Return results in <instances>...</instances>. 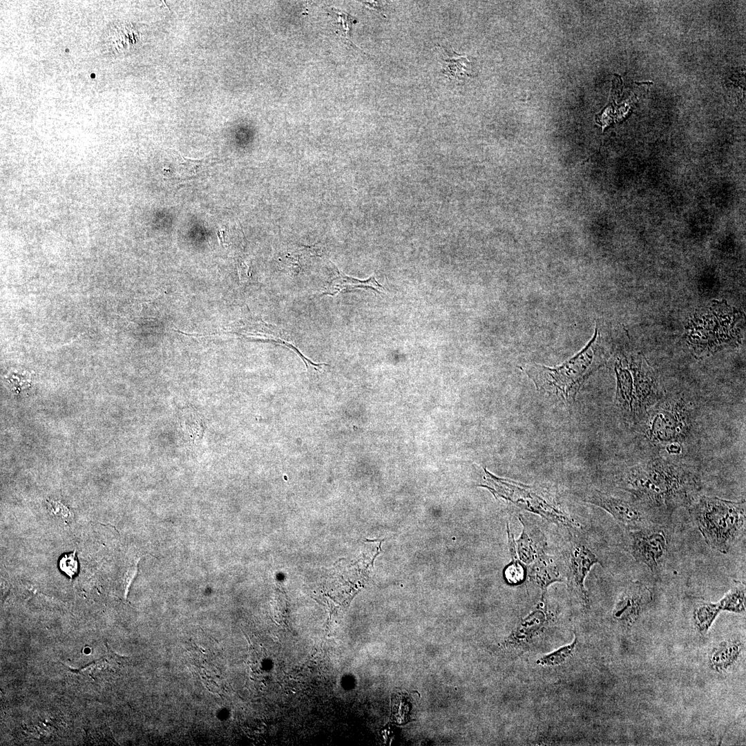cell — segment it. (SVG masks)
Segmentation results:
<instances>
[{
    "label": "cell",
    "mask_w": 746,
    "mask_h": 746,
    "mask_svg": "<svg viewBox=\"0 0 746 746\" xmlns=\"http://www.w3.org/2000/svg\"><path fill=\"white\" fill-rule=\"evenodd\" d=\"M620 484L646 512L666 517L678 508H688L701 490L697 472L662 457L627 468Z\"/></svg>",
    "instance_id": "obj_1"
},
{
    "label": "cell",
    "mask_w": 746,
    "mask_h": 746,
    "mask_svg": "<svg viewBox=\"0 0 746 746\" xmlns=\"http://www.w3.org/2000/svg\"><path fill=\"white\" fill-rule=\"evenodd\" d=\"M597 338L596 329L586 346L558 367L531 365L526 366L524 370L538 390L570 405L586 379L606 362V354L596 342Z\"/></svg>",
    "instance_id": "obj_2"
},
{
    "label": "cell",
    "mask_w": 746,
    "mask_h": 746,
    "mask_svg": "<svg viewBox=\"0 0 746 746\" xmlns=\"http://www.w3.org/2000/svg\"><path fill=\"white\" fill-rule=\"evenodd\" d=\"M707 546L727 554L745 531V501L699 495L688 508Z\"/></svg>",
    "instance_id": "obj_3"
},
{
    "label": "cell",
    "mask_w": 746,
    "mask_h": 746,
    "mask_svg": "<svg viewBox=\"0 0 746 746\" xmlns=\"http://www.w3.org/2000/svg\"><path fill=\"white\" fill-rule=\"evenodd\" d=\"M626 364L620 361L615 367L616 405L627 421L635 425L642 423L663 394L653 370L642 356L632 357Z\"/></svg>",
    "instance_id": "obj_4"
},
{
    "label": "cell",
    "mask_w": 746,
    "mask_h": 746,
    "mask_svg": "<svg viewBox=\"0 0 746 746\" xmlns=\"http://www.w3.org/2000/svg\"><path fill=\"white\" fill-rule=\"evenodd\" d=\"M486 485L495 496L508 500L522 509L533 512L556 524L575 526L555 497L542 488L497 478L485 469Z\"/></svg>",
    "instance_id": "obj_5"
},
{
    "label": "cell",
    "mask_w": 746,
    "mask_h": 746,
    "mask_svg": "<svg viewBox=\"0 0 746 746\" xmlns=\"http://www.w3.org/2000/svg\"><path fill=\"white\" fill-rule=\"evenodd\" d=\"M649 441L660 448L680 445L691 428L688 404L682 399H663L657 403L642 421Z\"/></svg>",
    "instance_id": "obj_6"
},
{
    "label": "cell",
    "mask_w": 746,
    "mask_h": 746,
    "mask_svg": "<svg viewBox=\"0 0 746 746\" xmlns=\"http://www.w3.org/2000/svg\"><path fill=\"white\" fill-rule=\"evenodd\" d=\"M631 552L636 562L657 573L664 566L668 556L670 535L666 527L649 524L629 531Z\"/></svg>",
    "instance_id": "obj_7"
},
{
    "label": "cell",
    "mask_w": 746,
    "mask_h": 746,
    "mask_svg": "<svg viewBox=\"0 0 746 746\" xmlns=\"http://www.w3.org/2000/svg\"><path fill=\"white\" fill-rule=\"evenodd\" d=\"M583 500L608 512L629 531L651 524L648 521L647 512L632 498L627 499L597 489H591L585 492Z\"/></svg>",
    "instance_id": "obj_8"
},
{
    "label": "cell",
    "mask_w": 746,
    "mask_h": 746,
    "mask_svg": "<svg viewBox=\"0 0 746 746\" xmlns=\"http://www.w3.org/2000/svg\"><path fill=\"white\" fill-rule=\"evenodd\" d=\"M600 562L597 556L585 545L573 542L570 546L566 562L568 589L571 595L586 607L589 606V600L584 588V580L591 567Z\"/></svg>",
    "instance_id": "obj_9"
},
{
    "label": "cell",
    "mask_w": 746,
    "mask_h": 746,
    "mask_svg": "<svg viewBox=\"0 0 746 746\" xmlns=\"http://www.w3.org/2000/svg\"><path fill=\"white\" fill-rule=\"evenodd\" d=\"M650 589L639 581L631 582L619 596L613 617L620 623L631 626L652 600Z\"/></svg>",
    "instance_id": "obj_10"
},
{
    "label": "cell",
    "mask_w": 746,
    "mask_h": 746,
    "mask_svg": "<svg viewBox=\"0 0 746 746\" xmlns=\"http://www.w3.org/2000/svg\"><path fill=\"white\" fill-rule=\"evenodd\" d=\"M524 526L520 538L517 541L520 560L525 563L534 562L544 553L545 538L537 526L519 518Z\"/></svg>",
    "instance_id": "obj_11"
},
{
    "label": "cell",
    "mask_w": 746,
    "mask_h": 746,
    "mask_svg": "<svg viewBox=\"0 0 746 746\" xmlns=\"http://www.w3.org/2000/svg\"><path fill=\"white\" fill-rule=\"evenodd\" d=\"M357 289H372L379 294L385 292L383 287L374 276L361 280L344 274L338 270V274L329 283L321 295L336 296L340 293L351 291Z\"/></svg>",
    "instance_id": "obj_12"
},
{
    "label": "cell",
    "mask_w": 746,
    "mask_h": 746,
    "mask_svg": "<svg viewBox=\"0 0 746 746\" xmlns=\"http://www.w3.org/2000/svg\"><path fill=\"white\" fill-rule=\"evenodd\" d=\"M173 158L167 168L164 169L169 178L178 180L191 179L200 173L207 163L206 158L193 159L184 157L175 149H169Z\"/></svg>",
    "instance_id": "obj_13"
},
{
    "label": "cell",
    "mask_w": 746,
    "mask_h": 746,
    "mask_svg": "<svg viewBox=\"0 0 746 746\" xmlns=\"http://www.w3.org/2000/svg\"><path fill=\"white\" fill-rule=\"evenodd\" d=\"M530 580L536 583L541 589L542 596L546 593L547 587L555 582H562L559 570L553 560L543 553L538 557L528 571Z\"/></svg>",
    "instance_id": "obj_14"
},
{
    "label": "cell",
    "mask_w": 746,
    "mask_h": 746,
    "mask_svg": "<svg viewBox=\"0 0 746 746\" xmlns=\"http://www.w3.org/2000/svg\"><path fill=\"white\" fill-rule=\"evenodd\" d=\"M442 73L450 79H460L470 77V61L466 55H461L454 50L444 48Z\"/></svg>",
    "instance_id": "obj_15"
},
{
    "label": "cell",
    "mask_w": 746,
    "mask_h": 746,
    "mask_svg": "<svg viewBox=\"0 0 746 746\" xmlns=\"http://www.w3.org/2000/svg\"><path fill=\"white\" fill-rule=\"evenodd\" d=\"M740 652V644L737 642H723L713 651L711 664L718 671L725 670L737 660Z\"/></svg>",
    "instance_id": "obj_16"
},
{
    "label": "cell",
    "mask_w": 746,
    "mask_h": 746,
    "mask_svg": "<svg viewBox=\"0 0 746 746\" xmlns=\"http://www.w3.org/2000/svg\"><path fill=\"white\" fill-rule=\"evenodd\" d=\"M720 611L717 603L705 602L697 604L694 609L693 618L698 630L705 634Z\"/></svg>",
    "instance_id": "obj_17"
},
{
    "label": "cell",
    "mask_w": 746,
    "mask_h": 746,
    "mask_svg": "<svg viewBox=\"0 0 746 746\" xmlns=\"http://www.w3.org/2000/svg\"><path fill=\"white\" fill-rule=\"evenodd\" d=\"M716 603L720 611L744 613L745 611V585L738 582Z\"/></svg>",
    "instance_id": "obj_18"
},
{
    "label": "cell",
    "mask_w": 746,
    "mask_h": 746,
    "mask_svg": "<svg viewBox=\"0 0 746 746\" xmlns=\"http://www.w3.org/2000/svg\"><path fill=\"white\" fill-rule=\"evenodd\" d=\"M329 14L334 19L336 34L343 37L354 48L360 50L356 48L350 39L352 25L356 21V19L350 14L334 8H330Z\"/></svg>",
    "instance_id": "obj_19"
},
{
    "label": "cell",
    "mask_w": 746,
    "mask_h": 746,
    "mask_svg": "<svg viewBox=\"0 0 746 746\" xmlns=\"http://www.w3.org/2000/svg\"><path fill=\"white\" fill-rule=\"evenodd\" d=\"M508 535L510 551L511 553L512 563L506 569L505 576L506 580L511 584L521 582L524 577V568L519 563L516 553L515 543L509 526H508Z\"/></svg>",
    "instance_id": "obj_20"
},
{
    "label": "cell",
    "mask_w": 746,
    "mask_h": 746,
    "mask_svg": "<svg viewBox=\"0 0 746 746\" xmlns=\"http://www.w3.org/2000/svg\"><path fill=\"white\" fill-rule=\"evenodd\" d=\"M577 645V639L568 645L546 654L537 660V662L544 666H553L562 664L573 653Z\"/></svg>",
    "instance_id": "obj_21"
},
{
    "label": "cell",
    "mask_w": 746,
    "mask_h": 746,
    "mask_svg": "<svg viewBox=\"0 0 746 746\" xmlns=\"http://www.w3.org/2000/svg\"><path fill=\"white\" fill-rule=\"evenodd\" d=\"M59 568L70 578L75 576L78 571V562L76 557V551L73 553L64 555L59 560Z\"/></svg>",
    "instance_id": "obj_22"
},
{
    "label": "cell",
    "mask_w": 746,
    "mask_h": 746,
    "mask_svg": "<svg viewBox=\"0 0 746 746\" xmlns=\"http://www.w3.org/2000/svg\"><path fill=\"white\" fill-rule=\"evenodd\" d=\"M137 573V565L136 564L135 566L130 568L126 572V573L124 575V586H125V589H126V594L128 593V588H129L133 580L135 577Z\"/></svg>",
    "instance_id": "obj_23"
},
{
    "label": "cell",
    "mask_w": 746,
    "mask_h": 746,
    "mask_svg": "<svg viewBox=\"0 0 746 746\" xmlns=\"http://www.w3.org/2000/svg\"><path fill=\"white\" fill-rule=\"evenodd\" d=\"M246 267L241 264L238 267V274L241 281H245L247 278Z\"/></svg>",
    "instance_id": "obj_24"
}]
</instances>
